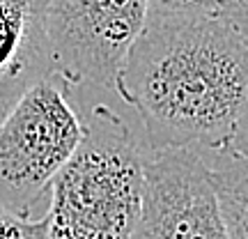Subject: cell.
I'll return each mask as SVG.
<instances>
[{
  "mask_svg": "<svg viewBox=\"0 0 248 239\" xmlns=\"http://www.w3.org/2000/svg\"><path fill=\"white\" fill-rule=\"evenodd\" d=\"M209 186L230 239H248V159L246 150L221 147L200 152Z\"/></svg>",
  "mask_w": 248,
  "mask_h": 239,
  "instance_id": "52a82bcc",
  "label": "cell"
},
{
  "mask_svg": "<svg viewBox=\"0 0 248 239\" xmlns=\"http://www.w3.org/2000/svg\"><path fill=\"white\" fill-rule=\"evenodd\" d=\"M0 239H48L46 237V219H28L18 216L5 205H0Z\"/></svg>",
  "mask_w": 248,
  "mask_h": 239,
  "instance_id": "ba28073f",
  "label": "cell"
},
{
  "mask_svg": "<svg viewBox=\"0 0 248 239\" xmlns=\"http://www.w3.org/2000/svg\"><path fill=\"white\" fill-rule=\"evenodd\" d=\"M248 30L221 12L145 14L115 79L150 150H246Z\"/></svg>",
  "mask_w": 248,
  "mask_h": 239,
  "instance_id": "6da1fadb",
  "label": "cell"
},
{
  "mask_svg": "<svg viewBox=\"0 0 248 239\" xmlns=\"http://www.w3.org/2000/svg\"><path fill=\"white\" fill-rule=\"evenodd\" d=\"M145 0H48L51 67L71 83L113 90L124 58L145 23Z\"/></svg>",
  "mask_w": 248,
  "mask_h": 239,
  "instance_id": "277c9868",
  "label": "cell"
},
{
  "mask_svg": "<svg viewBox=\"0 0 248 239\" xmlns=\"http://www.w3.org/2000/svg\"><path fill=\"white\" fill-rule=\"evenodd\" d=\"M142 150L108 106L83 117V136L51 182L48 239H129L140 214Z\"/></svg>",
  "mask_w": 248,
  "mask_h": 239,
  "instance_id": "7a4b0ae2",
  "label": "cell"
},
{
  "mask_svg": "<svg viewBox=\"0 0 248 239\" xmlns=\"http://www.w3.org/2000/svg\"><path fill=\"white\" fill-rule=\"evenodd\" d=\"M147 14H212L221 0H145Z\"/></svg>",
  "mask_w": 248,
  "mask_h": 239,
  "instance_id": "9c48e42d",
  "label": "cell"
},
{
  "mask_svg": "<svg viewBox=\"0 0 248 239\" xmlns=\"http://www.w3.org/2000/svg\"><path fill=\"white\" fill-rule=\"evenodd\" d=\"M48 0H0V120L51 67L46 42Z\"/></svg>",
  "mask_w": 248,
  "mask_h": 239,
  "instance_id": "8992f818",
  "label": "cell"
},
{
  "mask_svg": "<svg viewBox=\"0 0 248 239\" xmlns=\"http://www.w3.org/2000/svg\"><path fill=\"white\" fill-rule=\"evenodd\" d=\"M221 14L239 23V26L246 28V18H248V0H221Z\"/></svg>",
  "mask_w": 248,
  "mask_h": 239,
  "instance_id": "30bf717a",
  "label": "cell"
},
{
  "mask_svg": "<svg viewBox=\"0 0 248 239\" xmlns=\"http://www.w3.org/2000/svg\"><path fill=\"white\" fill-rule=\"evenodd\" d=\"M74 88L51 69L0 120V205L18 216H32L83 136Z\"/></svg>",
  "mask_w": 248,
  "mask_h": 239,
  "instance_id": "3957f363",
  "label": "cell"
},
{
  "mask_svg": "<svg viewBox=\"0 0 248 239\" xmlns=\"http://www.w3.org/2000/svg\"><path fill=\"white\" fill-rule=\"evenodd\" d=\"M140 214L129 239H230L195 150L142 152Z\"/></svg>",
  "mask_w": 248,
  "mask_h": 239,
  "instance_id": "5b68a950",
  "label": "cell"
}]
</instances>
